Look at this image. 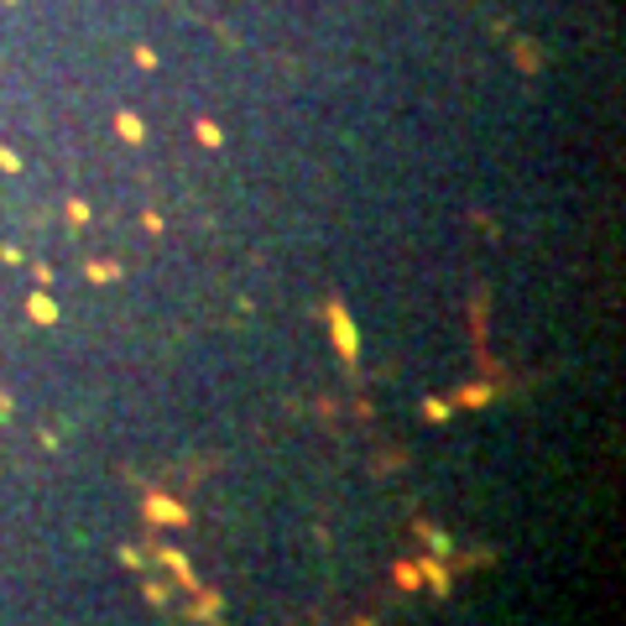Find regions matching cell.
Masks as SVG:
<instances>
[{
	"mask_svg": "<svg viewBox=\"0 0 626 626\" xmlns=\"http://www.w3.org/2000/svg\"><path fill=\"white\" fill-rule=\"evenodd\" d=\"M146 517L157 522V527H183V522H188V507H183V501H167V496H157V491H146Z\"/></svg>",
	"mask_w": 626,
	"mask_h": 626,
	"instance_id": "1",
	"label": "cell"
},
{
	"mask_svg": "<svg viewBox=\"0 0 626 626\" xmlns=\"http://www.w3.org/2000/svg\"><path fill=\"white\" fill-rule=\"evenodd\" d=\"M32 319H37V324H52V319H58V308H52V297H42V293L32 297Z\"/></svg>",
	"mask_w": 626,
	"mask_h": 626,
	"instance_id": "2",
	"label": "cell"
},
{
	"mask_svg": "<svg viewBox=\"0 0 626 626\" xmlns=\"http://www.w3.org/2000/svg\"><path fill=\"white\" fill-rule=\"evenodd\" d=\"M334 334H340V350H344V355H355V334H350V324H344L340 313H334Z\"/></svg>",
	"mask_w": 626,
	"mask_h": 626,
	"instance_id": "3",
	"label": "cell"
},
{
	"mask_svg": "<svg viewBox=\"0 0 626 626\" xmlns=\"http://www.w3.org/2000/svg\"><path fill=\"white\" fill-rule=\"evenodd\" d=\"M162 564H173V574H177V579H188V585H193V569L183 564V558H177V554H162Z\"/></svg>",
	"mask_w": 626,
	"mask_h": 626,
	"instance_id": "4",
	"label": "cell"
}]
</instances>
